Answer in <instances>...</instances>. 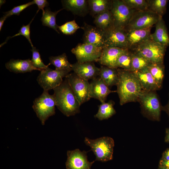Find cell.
<instances>
[{
	"label": "cell",
	"instance_id": "83f0119b",
	"mask_svg": "<svg viewBox=\"0 0 169 169\" xmlns=\"http://www.w3.org/2000/svg\"><path fill=\"white\" fill-rule=\"evenodd\" d=\"M63 9L53 12L49 8H46L41 19L43 25L53 28L59 33L58 30V26L56 22V17L57 13Z\"/></svg>",
	"mask_w": 169,
	"mask_h": 169
},
{
	"label": "cell",
	"instance_id": "9a60e30c",
	"mask_svg": "<svg viewBox=\"0 0 169 169\" xmlns=\"http://www.w3.org/2000/svg\"><path fill=\"white\" fill-rule=\"evenodd\" d=\"M71 69L80 77L88 81L99 76L100 69L97 67L94 62L79 63L77 62L72 64Z\"/></svg>",
	"mask_w": 169,
	"mask_h": 169
},
{
	"label": "cell",
	"instance_id": "d590c367",
	"mask_svg": "<svg viewBox=\"0 0 169 169\" xmlns=\"http://www.w3.org/2000/svg\"><path fill=\"white\" fill-rule=\"evenodd\" d=\"M34 18L32 19L31 21L28 24L26 25H23L18 31V33L14 35L12 37H7L5 42L1 44L0 47L4 45V44H5L9 39L14 37L21 35L24 36L28 39V41L30 44L31 47L33 46L30 37V26L31 23L33 20Z\"/></svg>",
	"mask_w": 169,
	"mask_h": 169
},
{
	"label": "cell",
	"instance_id": "1f68e13d",
	"mask_svg": "<svg viewBox=\"0 0 169 169\" xmlns=\"http://www.w3.org/2000/svg\"><path fill=\"white\" fill-rule=\"evenodd\" d=\"M131 71L134 72L147 68L151 63L142 56L131 50Z\"/></svg>",
	"mask_w": 169,
	"mask_h": 169
},
{
	"label": "cell",
	"instance_id": "8992f818",
	"mask_svg": "<svg viewBox=\"0 0 169 169\" xmlns=\"http://www.w3.org/2000/svg\"><path fill=\"white\" fill-rule=\"evenodd\" d=\"M56 100L54 94H49L48 91L44 90L42 94L33 102L32 108L42 125L49 118L55 115Z\"/></svg>",
	"mask_w": 169,
	"mask_h": 169
},
{
	"label": "cell",
	"instance_id": "484cf974",
	"mask_svg": "<svg viewBox=\"0 0 169 169\" xmlns=\"http://www.w3.org/2000/svg\"><path fill=\"white\" fill-rule=\"evenodd\" d=\"M114 102L110 100L108 102L101 103L98 106V110L95 115V118L102 120L107 119L116 113V111L113 106Z\"/></svg>",
	"mask_w": 169,
	"mask_h": 169
},
{
	"label": "cell",
	"instance_id": "836d02e7",
	"mask_svg": "<svg viewBox=\"0 0 169 169\" xmlns=\"http://www.w3.org/2000/svg\"><path fill=\"white\" fill-rule=\"evenodd\" d=\"M31 50L32 53V57L31 61L33 66L41 70L48 68V66L50 64H49L47 65L44 64L41 58L38 50L33 46Z\"/></svg>",
	"mask_w": 169,
	"mask_h": 169
},
{
	"label": "cell",
	"instance_id": "5bb4252c",
	"mask_svg": "<svg viewBox=\"0 0 169 169\" xmlns=\"http://www.w3.org/2000/svg\"><path fill=\"white\" fill-rule=\"evenodd\" d=\"M105 32V47L128 49L126 31L124 29L114 27Z\"/></svg>",
	"mask_w": 169,
	"mask_h": 169
},
{
	"label": "cell",
	"instance_id": "ffe728a7",
	"mask_svg": "<svg viewBox=\"0 0 169 169\" xmlns=\"http://www.w3.org/2000/svg\"><path fill=\"white\" fill-rule=\"evenodd\" d=\"M147 67L133 72L138 79L142 90L156 91L160 89Z\"/></svg>",
	"mask_w": 169,
	"mask_h": 169
},
{
	"label": "cell",
	"instance_id": "8d00e7d4",
	"mask_svg": "<svg viewBox=\"0 0 169 169\" xmlns=\"http://www.w3.org/2000/svg\"><path fill=\"white\" fill-rule=\"evenodd\" d=\"M33 4H34V3L33 1L25 4L15 7L10 10L4 13V14L3 16L7 18L13 15H19L20 13L23 10Z\"/></svg>",
	"mask_w": 169,
	"mask_h": 169
},
{
	"label": "cell",
	"instance_id": "52a82bcc",
	"mask_svg": "<svg viewBox=\"0 0 169 169\" xmlns=\"http://www.w3.org/2000/svg\"><path fill=\"white\" fill-rule=\"evenodd\" d=\"M72 70V69L53 70L49 67L40 71L37 80L44 90L49 91L60 85L63 78Z\"/></svg>",
	"mask_w": 169,
	"mask_h": 169
},
{
	"label": "cell",
	"instance_id": "cb8c5ba5",
	"mask_svg": "<svg viewBox=\"0 0 169 169\" xmlns=\"http://www.w3.org/2000/svg\"><path fill=\"white\" fill-rule=\"evenodd\" d=\"M99 77L109 87L116 85L118 79L117 69L102 65L100 68Z\"/></svg>",
	"mask_w": 169,
	"mask_h": 169
},
{
	"label": "cell",
	"instance_id": "60d3db41",
	"mask_svg": "<svg viewBox=\"0 0 169 169\" xmlns=\"http://www.w3.org/2000/svg\"><path fill=\"white\" fill-rule=\"evenodd\" d=\"M162 110L165 111L169 117V100L167 104L164 106L162 107Z\"/></svg>",
	"mask_w": 169,
	"mask_h": 169
},
{
	"label": "cell",
	"instance_id": "9c48e42d",
	"mask_svg": "<svg viewBox=\"0 0 169 169\" xmlns=\"http://www.w3.org/2000/svg\"><path fill=\"white\" fill-rule=\"evenodd\" d=\"M110 11L114 27L125 29L136 10L129 8L123 0H112Z\"/></svg>",
	"mask_w": 169,
	"mask_h": 169
},
{
	"label": "cell",
	"instance_id": "d6a6232c",
	"mask_svg": "<svg viewBox=\"0 0 169 169\" xmlns=\"http://www.w3.org/2000/svg\"><path fill=\"white\" fill-rule=\"evenodd\" d=\"M130 9L137 11L148 10L146 0H123Z\"/></svg>",
	"mask_w": 169,
	"mask_h": 169
},
{
	"label": "cell",
	"instance_id": "f6af8a7d",
	"mask_svg": "<svg viewBox=\"0 0 169 169\" xmlns=\"http://www.w3.org/2000/svg\"><path fill=\"white\" fill-rule=\"evenodd\" d=\"M158 169H169V168L166 167H159Z\"/></svg>",
	"mask_w": 169,
	"mask_h": 169
},
{
	"label": "cell",
	"instance_id": "6da1fadb",
	"mask_svg": "<svg viewBox=\"0 0 169 169\" xmlns=\"http://www.w3.org/2000/svg\"><path fill=\"white\" fill-rule=\"evenodd\" d=\"M117 70L118 79L116 92L120 105L137 101L142 90L137 77L131 71L119 68Z\"/></svg>",
	"mask_w": 169,
	"mask_h": 169
},
{
	"label": "cell",
	"instance_id": "4dcf8cb0",
	"mask_svg": "<svg viewBox=\"0 0 169 169\" xmlns=\"http://www.w3.org/2000/svg\"><path fill=\"white\" fill-rule=\"evenodd\" d=\"M132 51L127 49L118 58L116 64V68L125 70H131Z\"/></svg>",
	"mask_w": 169,
	"mask_h": 169
},
{
	"label": "cell",
	"instance_id": "4316f807",
	"mask_svg": "<svg viewBox=\"0 0 169 169\" xmlns=\"http://www.w3.org/2000/svg\"><path fill=\"white\" fill-rule=\"evenodd\" d=\"M147 68L161 89L162 86L165 73V66L163 63H150Z\"/></svg>",
	"mask_w": 169,
	"mask_h": 169
},
{
	"label": "cell",
	"instance_id": "7bdbcfd3",
	"mask_svg": "<svg viewBox=\"0 0 169 169\" xmlns=\"http://www.w3.org/2000/svg\"><path fill=\"white\" fill-rule=\"evenodd\" d=\"M7 18L3 16V17L1 18L0 19V31H1L2 28V27L3 24L4 23Z\"/></svg>",
	"mask_w": 169,
	"mask_h": 169
},
{
	"label": "cell",
	"instance_id": "ee69618b",
	"mask_svg": "<svg viewBox=\"0 0 169 169\" xmlns=\"http://www.w3.org/2000/svg\"><path fill=\"white\" fill-rule=\"evenodd\" d=\"M6 2V1L5 0H0V6H2L3 4Z\"/></svg>",
	"mask_w": 169,
	"mask_h": 169
},
{
	"label": "cell",
	"instance_id": "ac0fdd59",
	"mask_svg": "<svg viewBox=\"0 0 169 169\" xmlns=\"http://www.w3.org/2000/svg\"><path fill=\"white\" fill-rule=\"evenodd\" d=\"M151 28L126 31L128 49H131L150 38Z\"/></svg>",
	"mask_w": 169,
	"mask_h": 169
},
{
	"label": "cell",
	"instance_id": "5b68a950",
	"mask_svg": "<svg viewBox=\"0 0 169 169\" xmlns=\"http://www.w3.org/2000/svg\"><path fill=\"white\" fill-rule=\"evenodd\" d=\"M155 91L142 90L138 98L143 114L151 120H160L162 106Z\"/></svg>",
	"mask_w": 169,
	"mask_h": 169
},
{
	"label": "cell",
	"instance_id": "b9f144b4",
	"mask_svg": "<svg viewBox=\"0 0 169 169\" xmlns=\"http://www.w3.org/2000/svg\"><path fill=\"white\" fill-rule=\"evenodd\" d=\"M165 141L166 143H169V128L166 129Z\"/></svg>",
	"mask_w": 169,
	"mask_h": 169
},
{
	"label": "cell",
	"instance_id": "4fadbf2b",
	"mask_svg": "<svg viewBox=\"0 0 169 169\" xmlns=\"http://www.w3.org/2000/svg\"><path fill=\"white\" fill-rule=\"evenodd\" d=\"M84 32L83 43L93 45L103 48L105 47V32L96 26L85 23L81 27Z\"/></svg>",
	"mask_w": 169,
	"mask_h": 169
},
{
	"label": "cell",
	"instance_id": "e575fe53",
	"mask_svg": "<svg viewBox=\"0 0 169 169\" xmlns=\"http://www.w3.org/2000/svg\"><path fill=\"white\" fill-rule=\"evenodd\" d=\"M58 28L63 34L69 35L73 34L81 27L74 20L68 22L61 26H58Z\"/></svg>",
	"mask_w": 169,
	"mask_h": 169
},
{
	"label": "cell",
	"instance_id": "ab89813d",
	"mask_svg": "<svg viewBox=\"0 0 169 169\" xmlns=\"http://www.w3.org/2000/svg\"><path fill=\"white\" fill-rule=\"evenodd\" d=\"M159 167L169 168V160L161 159L159 161Z\"/></svg>",
	"mask_w": 169,
	"mask_h": 169
},
{
	"label": "cell",
	"instance_id": "f35d334b",
	"mask_svg": "<svg viewBox=\"0 0 169 169\" xmlns=\"http://www.w3.org/2000/svg\"><path fill=\"white\" fill-rule=\"evenodd\" d=\"M161 159L169 160V148H167L163 152Z\"/></svg>",
	"mask_w": 169,
	"mask_h": 169
},
{
	"label": "cell",
	"instance_id": "74e56055",
	"mask_svg": "<svg viewBox=\"0 0 169 169\" xmlns=\"http://www.w3.org/2000/svg\"><path fill=\"white\" fill-rule=\"evenodd\" d=\"M34 4H36L38 7V10H37V13L40 9H41L43 11V14L45 12L44 8L47 6L49 3L46 0H33Z\"/></svg>",
	"mask_w": 169,
	"mask_h": 169
},
{
	"label": "cell",
	"instance_id": "30bf717a",
	"mask_svg": "<svg viewBox=\"0 0 169 169\" xmlns=\"http://www.w3.org/2000/svg\"><path fill=\"white\" fill-rule=\"evenodd\" d=\"M65 78L80 105L90 99L88 81L80 77L74 72L69 73Z\"/></svg>",
	"mask_w": 169,
	"mask_h": 169
},
{
	"label": "cell",
	"instance_id": "f546056e",
	"mask_svg": "<svg viewBox=\"0 0 169 169\" xmlns=\"http://www.w3.org/2000/svg\"><path fill=\"white\" fill-rule=\"evenodd\" d=\"M148 10L162 17L165 14L168 0H146Z\"/></svg>",
	"mask_w": 169,
	"mask_h": 169
},
{
	"label": "cell",
	"instance_id": "f1b7e54d",
	"mask_svg": "<svg viewBox=\"0 0 169 169\" xmlns=\"http://www.w3.org/2000/svg\"><path fill=\"white\" fill-rule=\"evenodd\" d=\"M50 65H53L56 69H71L72 64L68 61L65 53L56 56L49 57Z\"/></svg>",
	"mask_w": 169,
	"mask_h": 169
},
{
	"label": "cell",
	"instance_id": "8fae6325",
	"mask_svg": "<svg viewBox=\"0 0 169 169\" xmlns=\"http://www.w3.org/2000/svg\"><path fill=\"white\" fill-rule=\"evenodd\" d=\"M103 49L90 44L79 43L71 52L79 63L96 62L100 57Z\"/></svg>",
	"mask_w": 169,
	"mask_h": 169
},
{
	"label": "cell",
	"instance_id": "44dd1931",
	"mask_svg": "<svg viewBox=\"0 0 169 169\" xmlns=\"http://www.w3.org/2000/svg\"><path fill=\"white\" fill-rule=\"evenodd\" d=\"M6 68L15 73L31 72L33 70H41L34 67L30 59L25 60L11 59L5 64Z\"/></svg>",
	"mask_w": 169,
	"mask_h": 169
},
{
	"label": "cell",
	"instance_id": "7a4b0ae2",
	"mask_svg": "<svg viewBox=\"0 0 169 169\" xmlns=\"http://www.w3.org/2000/svg\"><path fill=\"white\" fill-rule=\"evenodd\" d=\"M53 90L56 106L64 115L69 117L79 113L80 105L66 78Z\"/></svg>",
	"mask_w": 169,
	"mask_h": 169
},
{
	"label": "cell",
	"instance_id": "d6986e66",
	"mask_svg": "<svg viewBox=\"0 0 169 169\" xmlns=\"http://www.w3.org/2000/svg\"><path fill=\"white\" fill-rule=\"evenodd\" d=\"M63 9L73 14L84 17L90 12L88 0H64L62 1Z\"/></svg>",
	"mask_w": 169,
	"mask_h": 169
},
{
	"label": "cell",
	"instance_id": "7402d4cb",
	"mask_svg": "<svg viewBox=\"0 0 169 169\" xmlns=\"http://www.w3.org/2000/svg\"><path fill=\"white\" fill-rule=\"evenodd\" d=\"M155 30L150 38L155 42L166 47L169 46V35L162 17L160 16L155 24Z\"/></svg>",
	"mask_w": 169,
	"mask_h": 169
},
{
	"label": "cell",
	"instance_id": "ba28073f",
	"mask_svg": "<svg viewBox=\"0 0 169 169\" xmlns=\"http://www.w3.org/2000/svg\"><path fill=\"white\" fill-rule=\"evenodd\" d=\"M160 16L148 10L136 11L125 29L128 31L152 27L158 21Z\"/></svg>",
	"mask_w": 169,
	"mask_h": 169
},
{
	"label": "cell",
	"instance_id": "277c9868",
	"mask_svg": "<svg viewBox=\"0 0 169 169\" xmlns=\"http://www.w3.org/2000/svg\"><path fill=\"white\" fill-rule=\"evenodd\" d=\"M166 47L150 37L130 49L142 56L151 63H163Z\"/></svg>",
	"mask_w": 169,
	"mask_h": 169
},
{
	"label": "cell",
	"instance_id": "3957f363",
	"mask_svg": "<svg viewBox=\"0 0 169 169\" xmlns=\"http://www.w3.org/2000/svg\"><path fill=\"white\" fill-rule=\"evenodd\" d=\"M84 142L95 155V161L104 162L113 159L114 141L112 138L103 136L93 140L85 137Z\"/></svg>",
	"mask_w": 169,
	"mask_h": 169
},
{
	"label": "cell",
	"instance_id": "2e32d148",
	"mask_svg": "<svg viewBox=\"0 0 169 169\" xmlns=\"http://www.w3.org/2000/svg\"><path fill=\"white\" fill-rule=\"evenodd\" d=\"M116 91L110 90L100 77L92 79L90 83L89 95L90 98L97 99L101 103L105 102L110 94Z\"/></svg>",
	"mask_w": 169,
	"mask_h": 169
},
{
	"label": "cell",
	"instance_id": "7c38bea8",
	"mask_svg": "<svg viewBox=\"0 0 169 169\" xmlns=\"http://www.w3.org/2000/svg\"><path fill=\"white\" fill-rule=\"evenodd\" d=\"M87 152L85 151H81L78 149L67 151L66 169H90L95 161H88Z\"/></svg>",
	"mask_w": 169,
	"mask_h": 169
},
{
	"label": "cell",
	"instance_id": "e0dca14e",
	"mask_svg": "<svg viewBox=\"0 0 169 169\" xmlns=\"http://www.w3.org/2000/svg\"><path fill=\"white\" fill-rule=\"evenodd\" d=\"M127 49L115 47H104L100 57L96 61L102 65L117 69L116 64L120 56Z\"/></svg>",
	"mask_w": 169,
	"mask_h": 169
},
{
	"label": "cell",
	"instance_id": "603a6c76",
	"mask_svg": "<svg viewBox=\"0 0 169 169\" xmlns=\"http://www.w3.org/2000/svg\"><path fill=\"white\" fill-rule=\"evenodd\" d=\"M94 18L95 26L104 31L114 27V19L110 10L98 14Z\"/></svg>",
	"mask_w": 169,
	"mask_h": 169
},
{
	"label": "cell",
	"instance_id": "d4e9b609",
	"mask_svg": "<svg viewBox=\"0 0 169 169\" xmlns=\"http://www.w3.org/2000/svg\"><path fill=\"white\" fill-rule=\"evenodd\" d=\"M112 0H88L90 13L93 17L106 11L110 10Z\"/></svg>",
	"mask_w": 169,
	"mask_h": 169
}]
</instances>
